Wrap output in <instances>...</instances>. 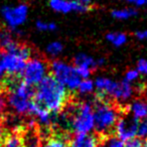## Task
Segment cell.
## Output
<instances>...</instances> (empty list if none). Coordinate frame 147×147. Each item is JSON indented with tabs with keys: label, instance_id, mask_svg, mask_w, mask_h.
<instances>
[{
	"label": "cell",
	"instance_id": "6da1fadb",
	"mask_svg": "<svg viewBox=\"0 0 147 147\" xmlns=\"http://www.w3.org/2000/svg\"><path fill=\"white\" fill-rule=\"evenodd\" d=\"M67 96V89L51 76H47L36 86L33 93V102L51 113L57 114L65 107Z\"/></svg>",
	"mask_w": 147,
	"mask_h": 147
},
{
	"label": "cell",
	"instance_id": "7a4b0ae2",
	"mask_svg": "<svg viewBox=\"0 0 147 147\" xmlns=\"http://www.w3.org/2000/svg\"><path fill=\"white\" fill-rule=\"evenodd\" d=\"M95 89L98 91L100 100L109 97L117 102L124 103L129 101L134 94V89L132 85L125 82H116L105 77H98L94 81Z\"/></svg>",
	"mask_w": 147,
	"mask_h": 147
},
{
	"label": "cell",
	"instance_id": "3957f363",
	"mask_svg": "<svg viewBox=\"0 0 147 147\" xmlns=\"http://www.w3.org/2000/svg\"><path fill=\"white\" fill-rule=\"evenodd\" d=\"M33 93L32 87L25 84L23 81L13 80L9 84V93L7 96L9 108L18 115L28 114Z\"/></svg>",
	"mask_w": 147,
	"mask_h": 147
},
{
	"label": "cell",
	"instance_id": "277c9868",
	"mask_svg": "<svg viewBox=\"0 0 147 147\" xmlns=\"http://www.w3.org/2000/svg\"><path fill=\"white\" fill-rule=\"evenodd\" d=\"M94 106L95 130L100 134H108L115 128L120 118L119 110L112 104L104 100H100L93 104Z\"/></svg>",
	"mask_w": 147,
	"mask_h": 147
},
{
	"label": "cell",
	"instance_id": "5b68a950",
	"mask_svg": "<svg viewBox=\"0 0 147 147\" xmlns=\"http://www.w3.org/2000/svg\"><path fill=\"white\" fill-rule=\"evenodd\" d=\"M31 49L26 45L15 42L4 51L3 65L5 73L10 77H16L21 75L24 69L25 63L30 59Z\"/></svg>",
	"mask_w": 147,
	"mask_h": 147
},
{
	"label": "cell",
	"instance_id": "8992f818",
	"mask_svg": "<svg viewBox=\"0 0 147 147\" xmlns=\"http://www.w3.org/2000/svg\"><path fill=\"white\" fill-rule=\"evenodd\" d=\"M69 116L71 128L75 134H91L95 130L94 106L92 103L83 102L75 106Z\"/></svg>",
	"mask_w": 147,
	"mask_h": 147
},
{
	"label": "cell",
	"instance_id": "52a82bcc",
	"mask_svg": "<svg viewBox=\"0 0 147 147\" xmlns=\"http://www.w3.org/2000/svg\"><path fill=\"white\" fill-rule=\"evenodd\" d=\"M51 73L53 78L63 85L67 91H77L82 79L77 74L76 67L65 61L55 59L51 63Z\"/></svg>",
	"mask_w": 147,
	"mask_h": 147
},
{
	"label": "cell",
	"instance_id": "ba28073f",
	"mask_svg": "<svg viewBox=\"0 0 147 147\" xmlns=\"http://www.w3.org/2000/svg\"><path fill=\"white\" fill-rule=\"evenodd\" d=\"M49 74V65L39 57H31L25 63L21 76L22 81L28 86H37L41 83Z\"/></svg>",
	"mask_w": 147,
	"mask_h": 147
},
{
	"label": "cell",
	"instance_id": "9c48e42d",
	"mask_svg": "<svg viewBox=\"0 0 147 147\" xmlns=\"http://www.w3.org/2000/svg\"><path fill=\"white\" fill-rule=\"evenodd\" d=\"M3 20L12 31H18V28L26 21L28 15V6L20 3L15 6H4L1 10Z\"/></svg>",
	"mask_w": 147,
	"mask_h": 147
},
{
	"label": "cell",
	"instance_id": "30bf717a",
	"mask_svg": "<svg viewBox=\"0 0 147 147\" xmlns=\"http://www.w3.org/2000/svg\"><path fill=\"white\" fill-rule=\"evenodd\" d=\"M138 125L139 121H137L130 115H124L120 117L114 128L116 136L124 142L135 138L137 137Z\"/></svg>",
	"mask_w": 147,
	"mask_h": 147
},
{
	"label": "cell",
	"instance_id": "8fae6325",
	"mask_svg": "<svg viewBox=\"0 0 147 147\" xmlns=\"http://www.w3.org/2000/svg\"><path fill=\"white\" fill-rule=\"evenodd\" d=\"M49 6L53 11L63 14L71 12L83 13L89 10L88 6L81 4L77 0H49Z\"/></svg>",
	"mask_w": 147,
	"mask_h": 147
},
{
	"label": "cell",
	"instance_id": "7c38bea8",
	"mask_svg": "<svg viewBox=\"0 0 147 147\" xmlns=\"http://www.w3.org/2000/svg\"><path fill=\"white\" fill-rule=\"evenodd\" d=\"M28 114L33 117L35 122H37L40 126L45 127V128L49 127L53 123V114L33 101L29 106Z\"/></svg>",
	"mask_w": 147,
	"mask_h": 147
},
{
	"label": "cell",
	"instance_id": "4fadbf2b",
	"mask_svg": "<svg viewBox=\"0 0 147 147\" xmlns=\"http://www.w3.org/2000/svg\"><path fill=\"white\" fill-rule=\"evenodd\" d=\"M129 115L137 121L147 118V102L144 100H135L129 106Z\"/></svg>",
	"mask_w": 147,
	"mask_h": 147
},
{
	"label": "cell",
	"instance_id": "5bb4252c",
	"mask_svg": "<svg viewBox=\"0 0 147 147\" xmlns=\"http://www.w3.org/2000/svg\"><path fill=\"white\" fill-rule=\"evenodd\" d=\"M78 147H99L100 141L93 134H76L73 141Z\"/></svg>",
	"mask_w": 147,
	"mask_h": 147
},
{
	"label": "cell",
	"instance_id": "9a60e30c",
	"mask_svg": "<svg viewBox=\"0 0 147 147\" xmlns=\"http://www.w3.org/2000/svg\"><path fill=\"white\" fill-rule=\"evenodd\" d=\"M74 63H75V67H89L93 71L96 67H98V61L95 59L92 55H89L87 53H81L75 57L74 59Z\"/></svg>",
	"mask_w": 147,
	"mask_h": 147
},
{
	"label": "cell",
	"instance_id": "2e32d148",
	"mask_svg": "<svg viewBox=\"0 0 147 147\" xmlns=\"http://www.w3.org/2000/svg\"><path fill=\"white\" fill-rule=\"evenodd\" d=\"M21 138H22L23 147H41L40 137L32 129L27 131Z\"/></svg>",
	"mask_w": 147,
	"mask_h": 147
},
{
	"label": "cell",
	"instance_id": "e0dca14e",
	"mask_svg": "<svg viewBox=\"0 0 147 147\" xmlns=\"http://www.w3.org/2000/svg\"><path fill=\"white\" fill-rule=\"evenodd\" d=\"M136 14H137V11L133 7L114 9L111 12V15L113 16V18L117 19V20H127V19L132 18Z\"/></svg>",
	"mask_w": 147,
	"mask_h": 147
},
{
	"label": "cell",
	"instance_id": "ac0fdd59",
	"mask_svg": "<svg viewBox=\"0 0 147 147\" xmlns=\"http://www.w3.org/2000/svg\"><path fill=\"white\" fill-rule=\"evenodd\" d=\"M106 39L115 47H122L127 42V35L124 32H109L106 35Z\"/></svg>",
	"mask_w": 147,
	"mask_h": 147
},
{
	"label": "cell",
	"instance_id": "d6986e66",
	"mask_svg": "<svg viewBox=\"0 0 147 147\" xmlns=\"http://www.w3.org/2000/svg\"><path fill=\"white\" fill-rule=\"evenodd\" d=\"M2 144L3 147H23L22 138L16 133H12L5 136Z\"/></svg>",
	"mask_w": 147,
	"mask_h": 147
},
{
	"label": "cell",
	"instance_id": "ffe728a7",
	"mask_svg": "<svg viewBox=\"0 0 147 147\" xmlns=\"http://www.w3.org/2000/svg\"><path fill=\"white\" fill-rule=\"evenodd\" d=\"M77 91L79 92V94L83 95V96H86V95L92 94L95 91V84L94 81L91 80V79H85L82 80L79 85Z\"/></svg>",
	"mask_w": 147,
	"mask_h": 147
},
{
	"label": "cell",
	"instance_id": "44dd1931",
	"mask_svg": "<svg viewBox=\"0 0 147 147\" xmlns=\"http://www.w3.org/2000/svg\"><path fill=\"white\" fill-rule=\"evenodd\" d=\"M16 41L13 39L12 35L7 31H0V47L4 51L8 49Z\"/></svg>",
	"mask_w": 147,
	"mask_h": 147
},
{
	"label": "cell",
	"instance_id": "7402d4cb",
	"mask_svg": "<svg viewBox=\"0 0 147 147\" xmlns=\"http://www.w3.org/2000/svg\"><path fill=\"white\" fill-rule=\"evenodd\" d=\"M47 53L51 57H55L59 55H61L63 51V45L59 41H51L47 45Z\"/></svg>",
	"mask_w": 147,
	"mask_h": 147
},
{
	"label": "cell",
	"instance_id": "603a6c76",
	"mask_svg": "<svg viewBox=\"0 0 147 147\" xmlns=\"http://www.w3.org/2000/svg\"><path fill=\"white\" fill-rule=\"evenodd\" d=\"M139 78H140V74H139V71H137L136 69H131L125 73L124 81L132 85L134 82L138 81Z\"/></svg>",
	"mask_w": 147,
	"mask_h": 147
},
{
	"label": "cell",
	"instance_id": "cb8c5ba5",
	"mask_svg": "<svg viewBox=\"0 0 147 147\" xmlns=\"http://www.w3.org/2000/svg\"><path fill=\"white\" fill-rule=\"evenodd\" d=\"M104 147H125V142L117 136H110L105 141Z\"/></svg>",
	"mask_w": 147,
	"mask_h": 147
},
{
	"label": "cell",
	"instance_id": "d4e9b609",
	"mask_svg": "<svg viewBox=\"0 0 147 147\" xmlns=\"http://www.w3.org/2000/svg\"><path fill=\"white\" fill-rule=\"evenodd\" d=\"M36 28L40 31H53L57 29V24L53 22H47L45 20L36 21Z\"/></svg>",
	"mask_w": 147,
	"mask_h": 147
},
{
	"label": "cell",
	"instance_id": "484cf974",
	"mask_svg": "<svg viewBox=\"0 0 147 147\" xmlns=\"http://www.w3.org/2000/svg\"><path fill=\"white\" fill-rule=\"evenodd\" d=\"M42 147H67L65 139L59 138V137H55L51 138L42 145Z\"/></svg>",
	"mask_w": 147,
	"mask_h": 147
},
{
	"label": "cell",
	"instance_id": "4316f807",
	"mask_svg": "<svg viewBox=\"0 0 147 147\" xmlns=\"http://www.w3.org/2000/svg\"><path fill=\"white\" fill-rule=\"evenodd\" d=\"M147 144L143 139L139 138V137H135L133 139L126 141L125 142V147H144Z\"/></svg>",
	"mask_w": 147,
	"mask_h": 147
},
{
	"label": "cell",
	"instance_id": "83f0119b",
	"mask_svg": "<svg viewBox=\"0 0 147 147\" xmlns=\"http://www.w3.org/2000/svg\"><path fill=\"white\" fill-rule=\"evenodd\" d=\"M137 137H139L141 139L147 138V118L142 120L141 122H139Z\"/></svg>",
	"mask_w": 147,
	"mask_h": 147
},
{
	"label": "cell",
	"instance_id": "f1b7e54d",
	"mask_svg": "<svg viewBox=\"0 0 147 147\" xmlns=\"http://www.w3.org/2000/svg\"><path fill=\"white\" fill-rule=\"evenodd\" d=\"M76 67L77 74L79 75L82 80L85 79H90L91 74H92V69H89V67Z\"/></svg>",
	"mask_w": 147,
	"mask_h": 147
},
{
	"label": "cell",
	"instance_id": "f546056e",
	"mask_svg": "<svg viewBox=\"0 0 147 147\" xmlns=\"http://www.w3.org/2000/svg\"><path fill=\"white\" fill-rule=\"evenodd\" d=\"M136 69L139 71L140 75H145L147 76V59H141L137 63Z\"/></svg>",
	"mask_w": 147,
	"mask_h": 147
},
{
	"label": "cell",
	"instance_id": "4dcf8cb0",
	"mask_svg": "<svg viewBox=\"0 0 147 147\" xmlns=\"http://www.w3.org/2000/svg\"><path fill=\"white\" fill-rule=\"evenodd\" d=\"M3 57H4V51L0 49V84L4 82L5 76H6L4 65H3Z\"/></svg>",
	"mask_w": 147,
	"mask_h": 147
},
{
	"label": "cell",
	"instance_id": "1f68e13d",
	"mask_svg": "<svg viewBox=\"0 0 147 147\" xmlns=\"http://www.w3.org/2000/svg\"><path fill=\"white\" fill-rule=\"evenodd\" d=\"M128 4L136 7H142L147 4V0H126Z\"/></svg>",
	"mask_w": 147,
	"mask_h": 147
},
{
	"label": "cell",
	"instance_id": "d6a6232c",
	"mask_svg": "<svg viewBox=\"0 0 147 147\" xmlns=\"http://www.w3.org/2000/svg\"><path fill=\"white\" fill-rule=\"evenodd\" d=\"M135 36H136V38H138L139 40H147V29L136 31V32H135Z\"/></svg>",
	"mask_w": 147,
	"mask_h": 147
},
{
	"label": "cell",
	"instance_id": "836d02e7",
	"mask_svg": "<svg viewBox=\"0 0 147 147\" xmlns=\"http://www.w3.org/2000/svg\"><path fill=\"white\" fill-rule=\"evenodd\" d=\"M6 106V99H5L4 95L2 94V92H0V112H2L5 109Z\"/></svg>",
	"mask_w": 147,
	"mask_h": 147
},
{
	"label": "cell",
	"instance_id": "e575fe53",
	"mask_svg": "<svg viewBox=\"0 0 147 147\" xmlns=\"http://www.w3.org/2000/svg\"><path fill=\"white\" fill-rule=\"evenodd\" d=\"M5 137V128H4V124H3L2 120L0 119V143H2L3 139Z\"/></svg>",
	"mask_w": 147,
	"mask_h": 147
},
{
	"label": "cell",
	"instance_id": "d590c367",
	"mask_svg": "<svg viewBox=\"0 0 147 147\" xmlns=\"http://www.w3.org/2000/svg\"><path fill=\"white\" fill-rule=\"evenodd\" d=\"M79 3H81V4L85 5V6H88L92 3V0H77Z\"/></svg>",
	"mask_w": 147,
	"mask_h": 147
}]
</instances>
